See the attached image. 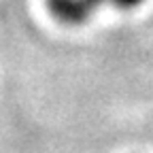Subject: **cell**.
I'll list each match as a JSON object with an SVG mask.
<instances>
[{"label": "cell", "instance_id": "1", "mask_svg": "<svg viewBox=\"0 0 153 153\" xmlns=\"http://www.w3.org/2000/svg\"><path fill=\"white\" fill-rule=\"evenodd\" d=\"M143 2L145 0H45V7L53 15L55 22H60L64 26H81L89 22L94 11L100 9L102 4L130 11V9L140 7Z\"/></svg>", "mask_w": 153, "mask_h": 153}]
</instances>
